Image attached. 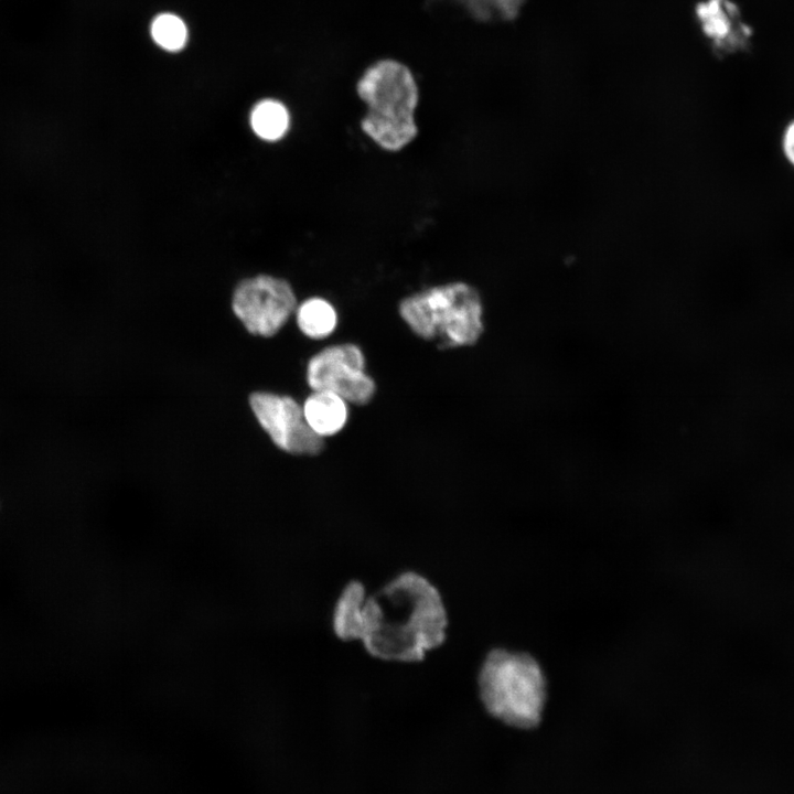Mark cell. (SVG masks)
<instances>
[{"mask_svg": "<svg viewBox=\"0 0 794 794\" xmlns=\"http://www.w3.org/2000/svg\"><path fill=\"white\" fill-rule=\"evenodd\" d=\"M250 124L259 138L275 141L286 135L290 117L283 104L273 99H265L254 107Z\"/></svg>", "mask_w": 794, "mask_h": 794, "instance_id": "12", "label": "cell"}, {"mask_svg": "<svg viewBox=\"0 0 794 794\" xmlns=\"http://www.w3.org/2000/svg\"><path fill=\"white\" fill-rule=\"evenodd\" d=\"M151 35L159 46L174 52L185 45L187 29L182 19L175 14L162 13L152 21Z\"/></svg>", "mask_w": 794, "mask_h": 794, "instance_id": "14", "label": "cell"}, {"mask_svg": "<svg viewBox=\"0 0 794 794\" xmlns=\"http://www.w3.org/2000/svg\"><path fill=\"white\" fill-rule=\"evenodd\" d=\"M307 382L313 390H329L346 403L366 405L375 394L374 379L365 373L362 350L352 343L323 348L307 367Z\"/></svg>", "mask_w": 794, "mask_h": 794, "instance_id": "6", "label": "cell"}, {"mask_svg": "<svg viewBox=\"0 0 794 794\" xmlns=\"http://www.w3.org/2000/svg\"><path fill=\"white\" fill-rule=\"evenodd\" d=\"M250 408L272 442L296 455H316L324 449V438L308 425L302 406L293 398L257 391L249 397Z\"/></svg>", "mask_w": 794, "mask_h": 794, "instance_id": "7", "label": "cell"}, {"mask_svg": "<svg viewBox=\"0 0 794 794\" xmlns=\"http://www.w3.org/2000/svg\"><path fill=\"white\" fill-rule=\"evenodd\" d=\"M367 596L365 586L357 580L347 582L339 594L332 612V630L341 641H361Z\"/></svg>", "mask_w": 794, "mask_h": 794, "instance_id": "9", "label": "cell"}, {"mask_svg": "<svg viewBox=\"0 0 794 794\" xmlns=\"http://www.w3.org/2000/svg\"><path fill=\"white\" fill-rule=\"evenodd\" d=\"M398 311L416 335L440 350L473 345L484 330L480 293L462 281L410 294L399 302Z\"/></svg>", "mask_w": 794, "mask_h": 794, "instance_id": "4", "label": "cell"}, {"mask_svg": "<svg viewBox=\"0 0 794 794\" xmlns=\"http://www.w3.org/2000/svg\"><path fill=\"white\" fill-rule=\"evenodd\" d=\"M696 13L704 32L712 40L718 51H731L742 45L743 39L750 34L745 25L740 26L734 18L737 9L727 0H708L699 3Z\"/></svg>", "mask_w": 794, "mask_h": 794, "instance_id": "8", "label": "cell"}, {"mask_svg": "<svg viewBox=\"0 0 794 794\" xmlns=\"http://www.w3.org/2000/svg\"><path fill=\"white\" fill-rule=\"evenodd\" d=\"M782 147L785 158L794 167V120L784 130Z\"/></svg>", "mask_w": 794, "mask_h": 794, "instance_id": "15", "label": "cell"}, {"mask_svg": "<svg viewBox=\"0 0 794 794\" xmlns=\"http://www.w3.org/2000/svg\"><path fill=\"white\" fill-rule=\"evenodd\" d=\"M297 324L308 337L321 340L336 328L337 314L334 307L322 298L305 300L297 309Z\"/></svg>", "mask_w": 794, "mask_h": 794, "instance_id": "11", "label": "cell"}, {"mask_svg": "<svg viewBox=\"0 0 794 794\" xmlns=\"http://www.w3.org/2000/svg\"><path fill=\"white\" fill-rule=\"evenodd\" d=\"M356 93L367 106L361 129L378 147L396 152L417 137L419 89L408 66L391 58L376 61L358 78Z\"/></svg>", "mask_w": 794, "mask_h": 794, "instance_id": "2", "label": "cell"}, {"mask_svg": "<svg viewBox=\"0 0 794 794\" xmlns=\"http://www.w3.org/2000/svg\"><path fill=\"white\" fill-rule=\"evenodd\" d=\"M476 683L480 699L494 718L522 729L539 723L547 684L539 663L528 653L491 650L479 668Z\"/></svg>", "mask_w": 794, "mask_h": 794, "instance_id": "3", "label": "cell"}, {"mask_svg": "<svg viewBox=\"0 0 794 794\" xmlns=\"http://www.w3.org/2000/svg\"><path fill=\"white\" fill-rule=\"evenodd\" d=\"M232 307L248 332L272 336L297 310V298L288 281L260 275L237 286Z\"/></svg>", "mask_w": 794, "mask_h": 794, "instance_id": "5", "label": "cell"}, {"mask_svg": "<svg viewBox=\"0 0 794 794\" xmlns=\"http://www.w3.org/2000/svg\"><path fill=\"white\" fill-rule=\"evenodd\" d=\"M448 626L438 588L416 571H404L367 596L361 642L377 659L420 662L444 643Z\"/></svg>", "mask_w": 794, "mask_h": 794, "instance_id": "1", "label": "cell"}, {"mask_svg": "<svg viewBox=\"0 0 794 794\" xmlns=\"http://www.w3.org/2000/svg\"><path fill=\"white\" fill-rule=\"evenodd\" d=\"M429 3L442 0H427ZM460 4L479 22L512 21L526 0H449Z\"/></svg>", "mask_w": 794, "mask_h": 794, "instance_id": "13", "label": "cell"}, {"mask_svg": "<svg viewBox=\"0 0 794 794\" xmlns=\"http://www.w3.org/2000/svg\"><path fill=\"white\" fill-rule=\"evenodd\" d=\"M302 409L310 428L322 438L341 431L348 417L346 401L329 390H313Z\"/></svg>", "mask_w": 794, "mask_h": 794, "instance_id": "10", "label": "cell"}]
</instances>
